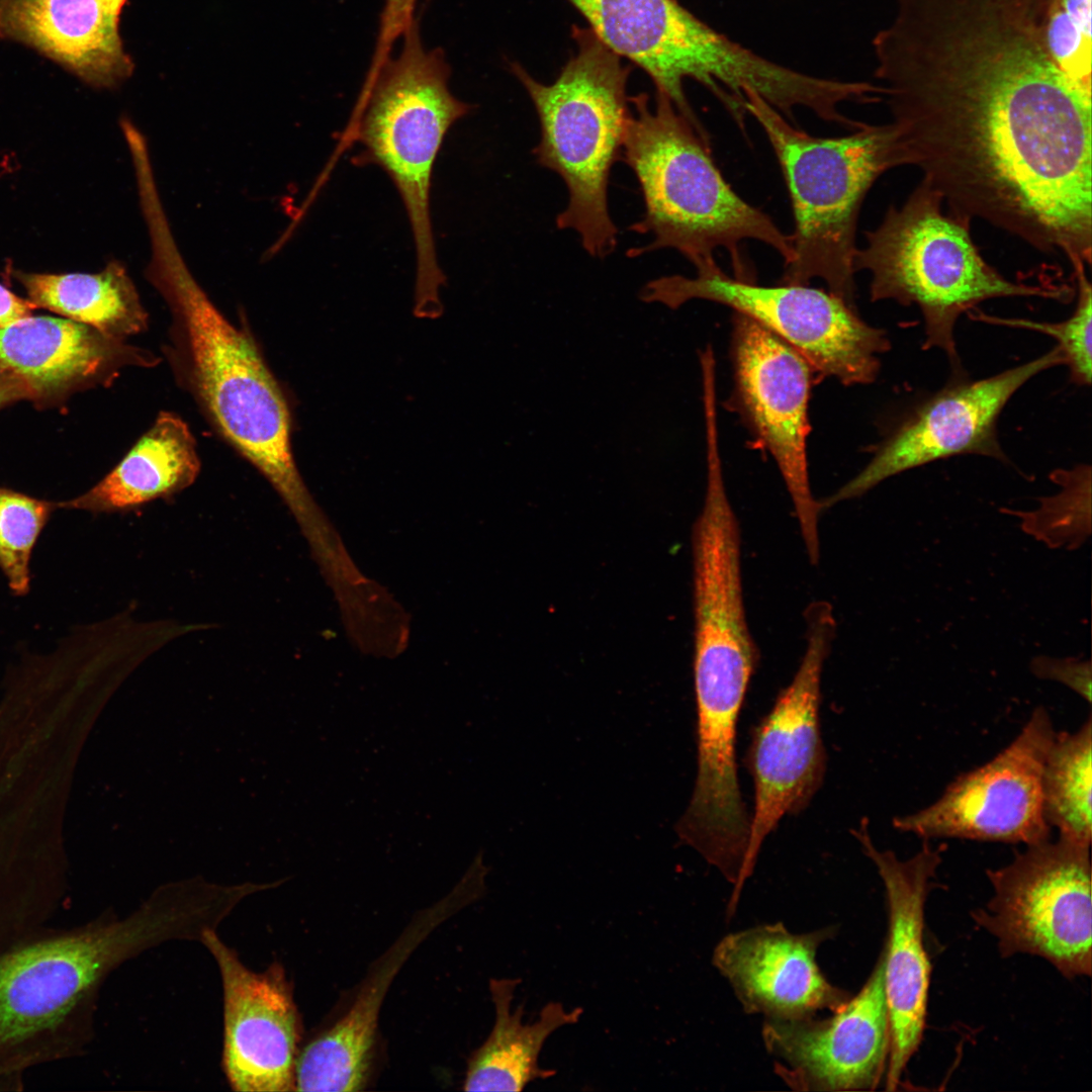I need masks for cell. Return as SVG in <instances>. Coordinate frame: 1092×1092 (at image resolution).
<instances>
[{
	"mask_svg": "<svg viewBox=\"0 0 1092 1092\" xmlns=\"http://www.w3.org/2000/svg\"><path fill=\"white\" fill-rule=\"evenodd\" d=\"M199 472L195 439L187 424L172 413L162 412L97 484L58 506L93 514L128 513L176 495L192 485Z\"/></svg>",
	"mask_w": 1092,
	"mask_h": 1092,
	"instance_id": "obj_23",
	"label": "cell"
},
{
	"mask_svg": "<svg viewBox=\"0 0 1092 1092\" xmlns=\"http://www.w3.org/2000/svg\"><path fill=\"white\" fill-rule=\"evenodd\" d=\"M695 268V277L670 275L649 281L640 299L671 309L692 299L726 305L785 341L815 372L844 385L876 380L880 356L890 350V341L885 331L863 322L855 306L809 285L763 286L731 277L715 259Z\"/></svg>",
	"mask_w": 1092,
	"mask_h": 1092,
	"instance_id": "obj_9",
	"label": "cell"
},
{
	"mask_svg": "<svg viewBox=\"0 0 1092 1092\" xmlns=\"http://www.w3.org/2000/svg\"><path fill=\"white\" fill-rule=\"evenodd\" d=\"M20 399L38 403L37 392L27 381L0 368V408Z\"/></svg>",
	"mask_w": 1092,
	"mask_h": 1092,
	"instance_id": "obj_33",
	"label": "cell"
},
{
	"mask_svg": "<svg viewBox=\"0 0 1092 1092\" xmlns=\"http://www.w3.org/2000/svg\"><path fill=\"white\" fill-rule=\"evenodd\" d=\"M1092 0H1044L1042 35L1055 64L1092 89Z\"/></svg>",
	"mask_w": 1092,
	"mask_h": 1092,
	"instance_id": "obj_30",
	"label": "cell"
},
{
	"mask_svg": "<svg viewBox=\"0 0 1092 1092\" xmlns=\"http://www.w3.org/2000/svg\"><path fill=\"white\" fill-rule=\"evenodd\" d=\"M745 110L764 131L791 199L793 259L782 283L823 280L829 292L854 306L855 235L862 201L876 180L906 165L892 122L864 124L847 135H812L787 119L755 91Z\"/></svg>",
	"mask_w": 1092,
	"mask_h": 1092,
	"instance_id": "obj_5",
	"label": "cell"
},
{
	"mask_svg": "<svg viewBox=\"0 0 1092 1092\" xmlns=\"http://www.w3.org/2000/svg\"><path fill=\"white\" fill-rule=\"evenodd\" d=\"M568 1L604 44L644 70L656 91L687 118H698L684 81L697 80L709 67L717 46L715 29L676 0Z\"/></svg>",
	"mask_w": 1092,
	"mask_h": 1092,
	"instance_id": "obj_19",
	"label": "cell"
},
{
	"mask_svg": "<svg viewBox=\"0 0 1092 1092\" xmlns=\"http://www.w3.org/2000/svg\"><path fill=\"white\" fill-rule=\"evenodd\" d=\"M734 387L730 404L783 476L812 564L820 557L819 516L807 461L809 398L814 371L785 341L746 315L735 313L731 339Z\"/></svg>",
	"mask_w": 1092,
	"mask_h": 1092,
	"instance_id": "obj_13",
	"label": "cell"
},
{
	"mask_svg": "<svg viewBox=\"0 0 1092 1092\" xmlns=\"http://www.w3.org/2000/svg\"><path fill=\"white\" fill-rule=\"evenodd\" d=\"M1092 469L1078 463L1071 468H1059L1049 478L1059 490L1038 497L1032 511L1002 508L1000 512L1020 520V529L1051 549L1077 550L1092 534L1091 488Z\"/></svg>",
	"mask_w": 1092,
	"mask_h": 1092,
	"instance_id": "obj_27",
	"label": "cell"
},
{
	"mask_svg": "<svg viewBox=\"0 0 1092 1092\" xmlns=\"http://www.w3.org/2000/svg\"><path fill=\"white\" fill-rule=\"evenodd\" d=\"M462 906V897L451 891L411 923L375 964L349 1010L298 1053L295 1091L352 1092L363 1089L380 1007L394 976L432 929Z\"/></svg>",
	"mask_w": 1092,
	"mask_h": 1092,
	"instance_id": "obj_22",
	"label": "cell"
},
{
	"mask_svg": "<svg viewBox=\"0 0 1092 1092\" xmlns=\"http://www.w3.org/2000/svg\"><path fill=\"white\" fill-rule=\"evenodd\" d=\"M1056 733L1046 710L1036 708L1020 733L994 758L959 776L928 807L894 818L893 826L923 839L1025 845L1050 839L1041 776Z\"/></svg>",
	"mask_w": 1092,
	"mask_h": 1092,
	"instance_id": "obj_14",
	"label": "cell"
},
{
	"mask_svg": "<svg viewBox=\"0 0 1092 1092\" xmlns=\"http://www.w3.org/2000/svg\"><path fill=\"white\" fill-rule=\"evenodd\" d=\"M58 503L0 487V569L15 596L29 592L34 545Z\"/></svg>",
	"mask_w": 1092,
	"mask_h": 1092,
	"instance_id": "obj_28",
	"label": "cell"
},
{
	"mask_svg": "<svg viewBox=\"0 0 1092 1092\" xmlns=\"http://www.w3.org/2000/svg\"><path fill=\"white\" fill-rule=\"evenodd\" d=\"M27 928V906L16 893L0 882V950L19 941Z\"/></svg>",
	"mask_w": 1092,
	"mask_h": 1092,
	"instance_id": "obj_32",
	"label": "cell"
},
{
	"mask_svg": "<svg viewBox=\"0 0 1092 1092\" xmlns=\"http://www.w3.org/2000/svg\"><path fill=\"white\" fill-rule=\"evenodd\" d=\"M200 942L214 959L223 992L222 1064L233 1090H294L299 1017L283 969H248L215 930Z\"/></svg>",
	"mask_w": 1092,
	"mask_h": 1092,
	"instance_id": "obj_17",
	"label": "cell"
},
{
	"mask_svg": "<svg viewBox=\"0 0 1092 1092\" xmlns=\"http://www.w3.org/2000/svg\"><path fill=\"white\" fill-rule=\"evenodd\" d=\"M807 645L792 681L754 728L748 767L754 786V809L742 868V883L753 873L761 845L786 815L804 810L822 785L826 754L819 707L821 674L835 632L827 602L805 613Z\"/></svg>",
	"mask_w": 1092,
	"mask_h": 1092,
	"instance_id": "obj_11",
	"label": "cell"
},
{
	"mask_svg": "<svg viewBox=\"0 0 1092 1092\" xmlns=\"http://www.w3.org/2000/svg\"><path fill=\"white\" fill-rule=\"evenodd\" d=\"M29 300L68 320L124 340L146 330L148 313L126 268L112 260L98 273L15 272Z\"/></svg>",
	"mask_w": 1092,
	"mask_h": 1092,
	"instance_id": "obj_25",
	"label": "cell"
},
{
	"mask_svg": "<svg viewBox=\"0 0 1092 1092\" xmlns=\"http://www.w3.org/2000/svg\"><path fill=\"white\" fill-rule=\"evenodd\" d=\"M401 36L397 57L366 77L350 138L361 149L357 161L381 168L401 198L417 259L414 312L435 318L445 276L432 228V174L445 135L471 105L451 93L444 53L425 48L416 19Z\"/></svg>",
	"mask_w": 1092,
	"mask_h": 1092,
	"instance_id": "obj_6",
	"label": "cell"
},
{
	"mask_svg": "<svg viewBox=\"0 0 1092 1092\" xmlns=\"http://www.w3.org/2000/svg\"><path fill=\"white\" fill-rule=\"evenodd\" d=\"M36 305L0 284V328L31 314Z\"/></svg>",
	"mask_w": 1092,
	"mask_h": 1092,
	"instance_id": "obj_34",
	"label": "cell"
},
{
	"mask_svg": "<svg viewBox=\"0 0 1092 1092\" xmlns=\"http://www.w3.org/2000/svg\"><path fill=\"white\" fill-rule=\"evenodd\" d=\"M418 0H385V6L396 14H410L415 11Z\"/></svg>",
	"mask_w": 1092,
	"mask_h": 1092,
	"instance_id": "obj_35",
	"label": "cell"
},
{
	"mask_svg": "<svg viewBox=\"0 0 1092 1092\" xmlns=\"http://www.w3.org/2000/svg\"><path fill=\"white\" fill-rule=\"evenodd\" d=\"M832 928L793 933L783 923L757 925L724 936L712 964L726 979L743 1010L765 1019H793L833 1012L849 998L821 972L820 944Z\"/></svg>",
	"mask_w": 1092,
	"mask_h": 1092,
	"instance_id": "obj_18",
	"label": "cell"
},
{
	"mask_svg": "<svg viewBox=\"0 0 1092 1092\" xmlns=\"http://www.w3.org/2000/svg\"><path fill=\"white\" fill-rule=\"evenodd\" d=\"M906 165L947 211L1090 267L1092 89L1045 48L1035 0H922L877 39Z\"/></svg>",
	"mask_w": 1092,
	"mask_h": 1092,
	"instance_id": "obj_1",
	"label": "cell"
},
{
	"mask_svg": "<svg viewBox=\"0 0 1092 1092\" xmlns=\"http://www.w3.org/2000/svg\"><path fill=\"white\" fill-rule=\"evenodd\" d=\"M629 101L635 112L622 152L645 205L642 219L629 229L652 238L629 250V257L673 249L696 267L715 259L722 248L735 277L752 281L741 244L754 240L772 248L787 265L794 257L791 235L733 190L716 165L708 131L693 124L662 92L656 91L653 106L646 94Z\"/></svg>",
	"mask_w": 1092,
	"mask_h": 1092,
	"instance_id": "obj_4",
	"label": "cell"
},
{
	"mask_svg": "<svg viewBox=\"0 0 1092 1092\" xmlns=\"http://www.w3.org/2000/svg\"><path fill=\"white\" fill-rule=\"evenodd\" d=\"M127 0H0V38L21 42L95 88H113L134 65L119 21Z\"/></svg>",
	"mask_w": 1092,
	"mask_h": 1092,
	"instance_id": "obj_21",
	"label": "cell"
},
{
	"mask_svg": "<svg viewBox=\"0 0 1092 1092\" xmlns=\"http://www.w3.org/2000/svg\"><path fill=\"white\" fill-rule=\"evenodd\" d=\"M761 1034L776 1073L794 1090L876 1089L890 1048L883 954L859 992L830 1016L765 1019Z\"/></svg>",
	"mask_w": 1092,
	"mask_h": 1092,
	"instance_id": "obj_15",
	"label": "cell"
},
{
	"mask_svg": "<svg viewBox=\"0 0 1092 1092\" xmlns=\"http://www.w3.org/2000/svg\"><path fill=\"white\" fill-rule=\"evenodd\" d=\"M1065 361L1054 347L1043 355L992 376L970 380L963 372L904 414L877 445L870 462L837 491L821 500L823 510L859 497L902 472L960 455L1007 462L997 424L1011 397L1031 378Z\"/></svg>",
	"mask_w": 1092,
	"mask_h": 1092,
	"instance_id": "obj_12",
	"label": "cell"
},
{
	"mask_svg": "<svg viewBox=\"0 0 1092 1092\" xmlns=\"http://www.w3.org/2000/svg\"><path fill=\"white\" fill-rule=\"evenodd\" d=\"M1092 722L1076 732L1056 733L1042 776V809L1046 823L1059 837L1091 846L1092 835Z\"/></svg>",
	"mask_w": 1092,
	"mask_h": 1092,
	"instance_id": "obj_26",
	"label": "cell"
},
{
	"mask_svg": "<svg viewBox=\"0 0 1092 1092\" xmlns=\"http://www.w3.org/2000/svg\"><path fill=\"white\" fill-rule=\"evenodd\" d=\"M157 362L147 350L68 318L30 314L0 328V368L27 381L39 404L112 381L125 366Z\"/></svg>",
	"mask_w": 1092,
	"mask_h": 1092,
	"instance_id": "obj_20",
	"label": "cell"
},
{
	"mask_svg": "<svg viewBox=\"0 0 1092 1092\" xmlns=\"http://www.w3.org/2000/svg\"><path fill=\"white\" fill-rule=\"evenodd\" d=\"M942 197L921 181L900 207L891 205L881 224L864 233L854 271L871 274L872 301L916 305L923 317L924 349H939L962 372L956 343L959 317L1000 297L1069 299L1067 285H1033L1004 277L981 256L971 222L946 212Z\"/></svg>",
	"mask_w": 1092,
	"mask_h": 1092,
	"instance_id": "obj_7",
	"label": "cell"
},
{
	"mask_svg": "<svg viewBox=\"0 0 1092 1092\" xmlns=\"http://www.w3.org/2000/svg\"><path fill=\"white\" fill-rule=\"evenodd\" d=\"M1030 671L1040 679L1058 681L1091 703V663L1076 657L1055 658L1034 656L1029 663Z\"/></svg>",
	"mask_w": 1092,
	"mask_h": 1092,
	"instance_id": "obj_31",
	"label": "cell"
},
{
	"mask_svg": "<svg viewBox=\"0 0 1092 1092\" xmlns=\"http://www.w3.org/2000/svg\"><path fill=\"white\" fill-rule=\"evenodd\" d=\"M143 217L151 247L145 276L172 313L188 387L218 433L305 518L311 500L293 458L290 412L279 383L254 340L220 313L193 277L165 209L149 207Z\"/></svg>",
	"mask_w": 1092,
	"mask_h": 1092,
	"instance_id": "obj_3",
	"label": "cell"
},
{
	"mask_svg": "<svg viewBox=\"0 0 1092 1092\" xmlns=\"http://www.w3.org/2000/svg\"><path fill=\"white\" fill-rule=\"evenodd\" d=\"M573 35L576 54L553 83L538 82L518 64L512 69L539 117L537 162L556 172L568 190V204L556 225L575 231L584 250L602 259L618 242L608 186L631 114L626 95L629 69L590 29L575 27Z\"/></svg>",
	"mask_w": 1092,
	"mask_h": 1092,
	"instance_id": "obj_8",
	"label": "cell"
},
{
	"mask_svg": "<svg viewBox=\"0 0 1092 1092\" xmlns=\"http://www.w3.org/2000/svg\"><path fill=\"white\" fill-rule=\"evenodd\" d=\"M853 833L878 870L888 903L889 934L882 951L890 1029L885 1089L895 1091L925 1028L931 967L923 942L924 907L944 846L923 839L920 850L902 860L875 846L866 818Z\"/></svg>",
	"mask_w": 1092,
	"mask_h": 1092,
	"instance_id": "obj_16",
	"label": "cell"
},
{
	"mask_svg": "<svg viewBox=\"0 0 1092 1092\" xmlns=\"http://www.w3.org/2000/svg\"><path fill=\"white\" fill-rule=\"evenodd\" d=\"M189 904L164 888L130 915L51 925L0 950V1090L23 1088L38 1067L81 1056L97 992L125 961L194 933Z\"/></svg>",
	"mask_w": 1092,
	"mask_h": 1092,
	"instance_id": "obj_2",
	"label": "cell"
},
{
	"mask_svg": "<svg viewBox=\"0 0 1092 1092\" xmlns=\"http://www.w3.org/2000/svg\"><path fill=\"white\" fill-rule=\"evenodd\" d=\"M520 983L517 978L489 981L494 1024L485 1041L468 1060L465 1091H522L533 1081L555 1075L554 1070L539 1066L540 1053L554 1031L576 1023L583 1010L580 1007L568 1010L560 1002H549L535 1021L523 1023L524 1004L512 1009Z\"/></svg>",
	"mask_w": 1092,
	"mask_h": 1092,
	"instance_id": "obj_24",
	"label": "cell"
},
{
	"mask_svg": "<svg viewBox=\"0 0 1092 1092\" xmlns=\"http://www.w3.org/2000/svg\"><path fill=\"white\" fill-rule=\"evenodd\" d=\"M1077 302L1069 317L1058 323L1028 318H1008L986 314L974 308L968 312L972 320L987 324L1023 329L1044 334L1056 340L1069 369V379L1079 386H1089L1092 374V289L1086 268L1074 269Z\"/></svg>",
	"mask_w": 1092,
	"mask_h": 1092,
	"instance_id": "obj_29",
	"label": "cell"
},
{
	"mask_svg": "<svg viewBox=\"0 0 1092 1092\" xmlns=\"http://www.w3.org/2000/svg\"><path fill=\"white\" fill-rule=\"evenodd\" d=\"M1026 846L987 871L993 896L972 917L997 938L1003 958L1038 956L1067 979L1090 977L1091 846L1062 837Z\"/></svg>",
	"mask_w": 1092,
	"mask_h": 1092,
	"instance_id": "obj_10",
	"label": "cell"
}]
</instances>
